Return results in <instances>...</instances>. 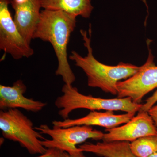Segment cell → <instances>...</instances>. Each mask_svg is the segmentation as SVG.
Returning <instances> with one entry per match:
<instances>
[{"label": "cell", "mask_w": 157, "mask_h": 157, "mask_svg": "<svg viewBox=\"0 0 157 157\" xmlns=\"http://www.w3.org/2000/svg\"><path fill=\"white\" fill-rule=\"evenodd\" d=\"M27 87L23 82L18 80L12 86L0 85V109L7 110L21 108L33 113L41 111L47 105L42 101L25 97Z\"/></svg>", "instance_id": "obj_10"}, {"label": "cell", "mask_w": 157, "mask_h": 157, "mask_svg": "<svg viewBox=\"0 0 157 157\" xmlns=\"http://www.w3.org/2000/svg\"><path fill=\"white\" fill-rule=\"evenodd\" d=\"M76 18L64 11L44 9L33 36V39H40L52 45L58 63L56 75L62 76L68 85L76 80L68 62L67 49L70 35L76 28Z\"/></svg>", "instance_id": "obj_1"}, {"label": "cell", "mask_w": 157, "mask_h": 157, "mask_svg": "<svg viewBox=\"0 0 157 157\" xmlns=\"http://www.w3.org/2000/svg\"><path fill=\"white\" fill-rule=\"evenodd\" d=\"M130 148L137 157H149L157 152V135L138 138L130 143Z\"/></svg>", "instance_id": "obj_14"}, {"label": "cell", "mask_w": 157, "mask_h": 157, "mask_svg": "<svg viewBox=\"0 0 157 157\" xmlns=\"http://www.w3.org/2000/svg\"><path fill=\"white\" fill-rule=\"evenodd\" d=\"M68 157H86V156L83 154V151H80L75 153L73 154H69Z\"/></svg>", "instance_id": "obj_19"}, {"label": "cell", "mask_w": 157, "mask_h": 157, "mask_svg": "<svg viewBox=\"0 0 157 157\" xmlns=\"http://www.w3.org/2000/svg\"><path fill=\"white\" fill-rule=\"evenodd\" d=\"M135 113H126L124 114H115L113 111L98 112L91 111L85 117L79 118H68L63 121H52L53 127L68 128L75 126H97L111 129L126 124L135 116Z\"/></svg>", "instance_id": "obj_9"}, {"label": "cell", "mask_w": 157, "mask_h": 157, "mask_svg": "<svg viewBox=\"0 0 157 157\" xmlns=\"http://www.w3.org/2000/svg\"><path fill=\"white\" fill-rule=\"evenodd\" d=\"M29 1V0H12L11 4L13 9L14 7L21 6L25 3Z\"/></svg>", "instance_id": "obj_18"}, {"label": "cell", "mask_w": 157, "mask_h": 157, "mask_svg": "<svg viewBox=\"0 0 157 157\" xmlns=\"http://www.w3.org/2000/svg\"><path fill=\"white\" fill-rule=\"evenodd\" d=\"M149 157H157V152H156L155 153L151 155Z\"/></svg>", "instance_id": "obj_20"}, {"label": "cell", "mask_w": 157, "mask_h": 157, "mask_svg": "<svg viewBox=\"0 0 157 157\" xmlns=\"http://www.w3.org/2000/svg\"><path fill=\"white\" fill-rule=\"evenodd\" d=\"M69 154L63 151L56 148H47L43 154L36 157H68Z\"/></svg>", "instance_id": "obj_15"}, {"label": "cell", "mask_w": 157, "mask_h": 157, "mask_svg": "<svg viewBox=\"0 0 157 157\" xmlns=\"http://www.w3.org/2000/svg\"><path fill=\"white\" fill-rule=\"evenodd\" d=\"M42 134L48 135L51 139L41 140V144L46 148H56L63 151L69 155L82 151L77 145L88 139L103 140L104 133L94 129L91 126H75L68 128H51L46 124L35 127Z\"/></svg>", "instance_id": "obj_5"}, {"label": "cell", "mask_w": 157, "mask_h": 157, "mask_svg": "<svg viewBox=\"0 0 157 157\" xmlns=\"http://www.w3.org/2000/svg\"><path fill=\"white\" fill-rule=\"evenodd\" d=\"M103 141H132L140 137L157 135V127L148 112L138 111L137 116L121 126L105 130Z\"/></svg>", "instance_id": "obj_8"}, {"label": "cell", "mask_w": 157, "mask_h": 157, "mask_svg": "<svg viewBox=\"0 0 157 157\" xmlns=\"http://www.w3.org/2000/svg\"><path fill=\"white\" fill-rule=\"evenodd\" d=\"M128 141L86 143L79 145L82 151L103 157H137L132 153Z\"/></svg>", "instance_id": "obj_12"}, {"label": "cell", "mask_w": 157, "mask_h": 157, "mask_svg": "<svg viewBox=\"0 0 157 157\" xmlns=\"http://www.w3.org/2000/svg\"><path fill=\"white\" fill-rule=\"evenodd\" d=\"M62 92L63 95L57 98L55 105L60 109L59 115L63 120L69 118L70 113L76 109H86L91 111L119 110L136 113L142 106V104L134 103L129 98L104 99L85 95L72 85L64 84Z\"/></svg>", "instance_id": "obj_3"}, {"label": "cell", "mask_w": 157, "mask_h": 157, "mask_svg": "<svg viewBox=\"0 0 157 157\" xmlns=\"http://www.w3.org/2000/svg\"><path fill=\"white\" fill-rule=\"evenodd\" d=\"M157 102V90L152 95L147 99L145 104H142V107L139 111H146L147 112L149 109L155 105Z\"/></svg>", "instance_id": "obj_16"}, {"label": "cell", "mask_w": 157, "mask_h": 157, "mask_svg": "<svg viewBox=\"0 0 157 157\" xmlns=\"http://www.w3.org/2000/svg\"><path fill=\"white\" fill-rule=\"evenodd\" d=\"M12 0H0V49L14 59L29 58L34 50L19 33L11 17L9 6Z\"/></svg>", "instance_id": "obj_7"}, {"label": "cell", "mask_w": 157, "mask_h": 157, "mask_svg": "<svg viewBox=\"0 0 157 157\" xmlns=\"http://www.w3.org/2000/svg\"><path fill=\"white\" fill-rule=\"evenodd\" d=\"M90 36L86 31L81 30L80 33L87 48V56H82L75 51L71 52L69 58L75 62V65L83 70L87 77L88 85L91 87L99 88L103 91L112 95L117 94V84L121 79H126L135 75L140 67L121 62L117 66L104 64L94 56L91 46V29L90 25Z\"/></svg>", "instance_id": "obj_2"}, {"label": "cell", "mask_w": 157, "mask_h": 157, "mask_svg": "<svg viewBox=\"0 0 157 157\" xmlns=\"http://www.w3.org/2000/svg\"><path fill=\"white\" fill-rule=\"evenodd\" d=\"M91 0H41L42 8L64 11L74 16L89 18L94 7Z\"/></svg>", "instance_id": "obj_13"}, {"label": "cell", "mask_w": 157, "mask_h": 157, "mask_svg": "<svg viewBox=\"0 0 157 157\" xmlns=\"http://www.w3.org/2000/svg\"><path fill=\"white\" fill-rule=\"evenodd\" d=\"M148 58L140 70L128 79L117 84V98H131L136 104H140L144 97L157 88V66L154 57L148 48Z\"/></svg>", "instance_id": "obj_6"}, {"label": "cell", "mask_w": 157, "mask_h": 157, "mask_svg": "<svg viewBox=\"0 0 157 157\" xmlns=\"http://www.w3.org/2000/svg\"><path fill=\"white\" fill-rule=\"evenodd\" d=\"M147 112L151 117L156 126L157 127V105H154L149 109Z\"/></svg>", "instance_id": "obj_17"}, {"label": "cell", "mask_w": 157, "mask_h": 157, "mask_svg": "<svg viewBox=\"0 0 157 157\" xmlns=\"http://www.w3.org/2000/svg\"><path fill=\"white\" fill-rule=\"evenodd\" d=\"M42 8L41 0H29L13 8L14 21L19 33L29 45L39 23Z\"/></svg>", "instance_id": "obj_11"}, {"label": "cell", "mask_w": 157, "mask_h": 157, "mask_svg": "<svg viewBox=\"0 0 157 157\" xmlns=\"http://www.w3.org/2000/svg\"><path fill=\"white\" fill-rule=\"evenodd\" d=\"M0 129L4 138L18 142L31 154L42 155L47 150L41 143L45 138L18 109L1 110Z\"/></svg>", "instance_id": "obj_4"}]
</instances>
